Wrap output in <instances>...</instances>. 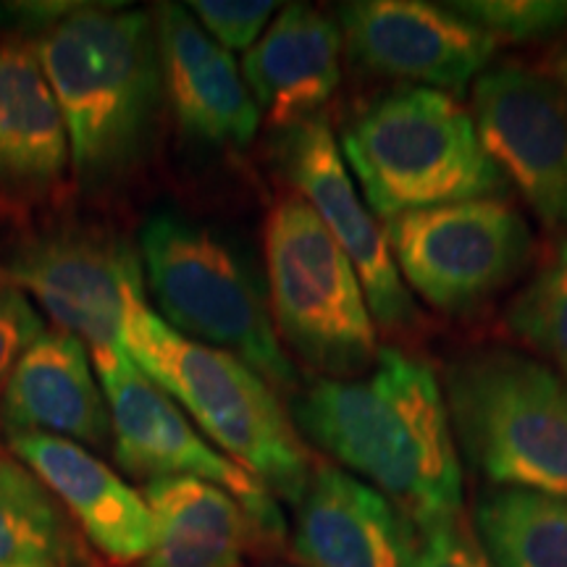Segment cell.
<instances>
[{"instance_id": "6da1fadb", "label": "cell", "mask_w": 567, "mask_h": 567, "mask_svg": "<svg viewBox=\"0 0 567 567\" xmlns=\"http://www.w3.org/2000/svg\"><path fill=\"white\" fill-rule=\"evenodd\" d=\"M300 436L386 496L421 530L463 515V467L442 381L417 354L381 347L358 379H316L292 400Z\"/></svg>"}, {"instance_id": "7a4b0ae2", "label": "cell", "mask_w": 567, "mask_h": 567, "mask_svg": "<svg viewBox=\"0 0 567 567\" xmlns=\"http://www.w3.org/2000/svg\"><path fill=\"white\" fill-rule=\"evenodd\" d=\"M84 193L118 187L145 163L163 109L153 11L82 3L32 34Z\"/></svg>"}, {"instance_id": "3957f363", "label": "cell", "mask_w": 567, "mask_h": 567, "mask_svg": "<svg viewBox=\"0 0 567 567\" xmlns=\"http://www.w3.org/2000/svg\"><path fill=\"white\" fill-rule=\"evenodd\" d=\"M122 344L218 452L245 467L276 499L300 505L313 460L276 389L231 352L174 331L145 300L126 313Z\"/></svg>"}, {"instance_id": "277c9868", "label": "cell", "mask_w": 567, "mask_h": 567, "mask_svg": "<svg viewBox=\"0 0 567 567\" xmlns=\"http://www.w3.org/2000/svg\"><path fill=\"white\" fill-rule=\"evenodd\" d=\"M344 163L375 218L499 197L507 187L481 147L476 122L455 95L389 90L347 122Z\"/></svg>"}, {"instance_id": "5b68a950", "label": "cell", "mask_w": 567, "mask_h": 567, "mask_svg": "<svg viewBox=\"0 0 567 567\" xmlns=\"http://www.w3.org/2000/svg\"><path fill=\"white\" fill-rule=\"evenodd\" d=\"M457 450L499 488L567 499V381L505 347L467 352L444 373Z\"/></svg>"}, {"instance_id": "8992f818", "label": "cell", "mask_w": 567, "mask_h": 567, "mask_svg": "<svg viewBox=\"0 0 567 567\" xmlns=\"http://www.w3.org/2000/svg\"><path fill=\"white\" fill-rule=\"evenodd\" d=\"M140 258L158 316L193 342L231 352L276 392H300V375L274 329L271 308L229 243L176 213L140 231Z\"/></svg>"}, {"instance_id": "52a82bcc", "label": "cell", "mask_w": 567, "mask_h": 567, "mask_svg": "<svg viewBox=\"0 0 567 567\" xmlns=\"http://www.w3.org/2000/svg\"><path fill=\"white\" fill-rule=\"evenodd\" d=\"M264 255L279 342L318 379H358L371 371L381 344L363 284L300 195H284L268 210Z\"/></svg>"}, {"instance_id": "ba28073f", "label": "cell", "mask_w": 567, "mask_h": 567, "mask_svg": "<svg viewBox=\"0 0 567 567\" xmlns=\"http://www.w3.org/2000/svg\"><path fill=\"white\" fill-rule=\"evenodd\" d=\"M384 226L408 292L446 316H467L526 271L534 234L502 197L402 213Z\"/></svg>"}, {"instance_id": "9c48e42d", "label": "cell", "mask_w": 567, "mask_h": 567, "mask_svg": "<svg viewBox=\"0 0 567 567\" xmlns=\"http://www.w3.org/2000/svg\"><path fill=\"white\" fill-rule=\"evenodd\" d=\"M111 413V446L118 467L142 481L200 478L229 492L247 509L268 549H279L287 536L279 499L218 452L184 410L155 381L134 365L126 350L92 358Z\"/></svg>"}, {"instance_id": "30bf717a", "label": "cell", "mask_w": 567, "mask_h": 567, "mask_svg": "<svg viewBox=\"0 0 567 567\" xmlns=\"http://www.w3.org/2000/svg\"><path fill=\"white\" fill-rule=\"evenodd\" d=\"M9 279L90 358L122 350L126 313L145 300L140 250L101 224H55L13 245Z\"/></svg>"}, {"instance_id": "8fae6325", "label": "cell", "mask_w": 567, "mask_h": 567, "mask_svg": "<svg viewBox=\"0 0 567 567\" xmlns=\"http://www.w3.org/2000/svg\"><path fill=\"white\" fill-rule=\"evenodd\" d=\"M473 122L488 161L547 229L567 226V90L557 76L499 63L473 82Z\"/></svg>"}, {"instance_id": "7c38bea8", "label": "cell", "mask_w": 567, "mask_h": 567, "mask_svg": "<svg viewBox=\"0 0 567 567\" xmlns=\"http://www.w3.org/2000/svg\"><path fill=\"white\" fill-rule=\"evenodd\" d=\"M276 158L297 195L313 208L363 284L375 326L389 331L415 323V302L389 250L384 226L368 208L342 147L323 113L279 132Z\"/></svg>"}, {"instance_id": "4fadbf2b", "label": "cell", "mask_w": 567, "mask_h": 567, "mask_svg": "<svg viewBox=\"0 0 567 567\" xmlns=\"http://www.w3.org/2000/svg\"><path fill=\"white\" fill-rule=\"evenodd\" d=\"M352 63L408 87L465 92L488 69L496 40L450 6L352 0L337 9Z\"/></svg>"}, {"instance_id": "5bb4252c", "label": "cell", "mask_w": 567, "mask_h": 567, "mask_svg": "<svg viewBox=\"0 0 567 567\" xmlns=\"http://www.w3.org/2000/svg\"><path fill=\"white\" fill-rule=\"evenodd\" d=\"M153 24L163 101L182 137L205 147L234 151L250 145L264 116L234 55L203 30L187 6L158 3Z\"/></svg>"}, {"instance_id": "9a60e30c", "label": "cell", "mask_w": 567, "mask_h": 567, "mask_svg": "<svg viewBox=\"0 0 567 567\" xmlns=\"http://www.w3.org/2000/svg\"><path fill=\"white\" fill-rule=\"evenodd\" d=\"M295 509L292 555L300 567H415L413 523L339 465L316 463Z\"/></svg>"}, {"instance_id": "2e32d148", "label": "cell", "mask_w": 567, "mask_h": 567, "mask_svg": "<svg viewBox=\"0 0 567 567\" xmlns=\"http://www.w3.org/2000/svg\"><path fill=\"white\" fill-rule=\"evenodd\" d=\"M9 450L51 488L90 549L116 565L142 563L155 542L145 496L82 444L59 436H9Z\"/></svg>"}, {"instance_id": "e0dca14e", "label": "cell", "mask_w": 567, "mask_h": 567, "mask_svg": "<svg viewBox=\"0 0 567 567\" xmlns=\"http://www.w3.org/2000/svg\"><path fill=\"white\" fill-rule=\"evenodd\" d=\"M6 439L42 434L74 444L111 442V413L90 350L66 331H45L13 368L0 394Z\"/></svg>"}, {"instance_id": "ac0fdd59", "label": "cell", "mask_w": 567, "mask_h": 567, "mask_svg": "<svg viewBox=\"0 0 567 567\" xmlns=\"http://www.w3.org/2000/svg\"><path fill=\"white\" fill-rule=\"evenodd\" d=\"M342 30L308 3L276 13L243 59V76L260 116L276 132L318 116L342 80Z\"/></svg>"}, {"instance_id": "d6986e66", "label": "cell", "mask_w": 567, "mask_h": 567, "mask_svg": "<svg viewBox=\"0 0 567 567\" xmlns=\"http://www.w3.org/2000/svg\"><path fill=\"white\" fill-rule=\"evenodd\" d=\"M71 174L69 134L30 42L0 40V193L45 197Z\"/></svg>"}, {"instance_id": "ffe728a7", "label": "cell", "mask_w": 567, "mask_h": 567, "mask_svg": "<svg viewBox=\"0 0 567 567\" xmlns=\"http://www.w3.org/2000/svg\"><path fill=\"white\" fill-rule=\"evenodd\" d=\"M142 496L155 542L140 567H243L252 549H268L247 509L208 481L158 478Z\"/></svg>"}, {"instance_id": "44dd1931", "label": "cell", "mask_w": 567, "mask_h": 567, "mask_svg": "<svg viewBox=\"0 0 567 567\" xmlns=\"http://www.w3.org/2000/svg\"><path fill=\"white\" fill-rule=\"evenodd\" d=\"M0 567H97L51 488L0 446Z\"/></svg>"}, {"instance_id": "7402d4cb", "label": "cell", "mask_w": 567, "mask_h": 567, "mask_svg": "<svg viewBox=\"0 0 567 567\" xmlns=\"http://www.w3.org/2000/svg\"><path fill=\"white\" fill-rule=\"evenodd\" d=\"M494 567H567V499L523 488H492L473 515Z\"/></svg>"}, {"instance_id": "603a6c76", "label": "cell", "mask_w": 567, "mask_h": 567, "mask_svg": "<svg viewBox=\"0 0 567 567\" xmlns=\"http://www.w3.org/2000/svg\"><path fill=\"white\" fill-rule=\"evenodd\" d=\"M507 329L567 375V239L509 302Z\"/></svg>"}, {"instance_id": "cb8c5ba5", "label": "cell", "mask_w": 567, "mask_h": 567, "mask_svg": "<svg viewBox=\"0 0 567 567\" xmlns=\"http://www.w3.org/2000/svg\"><path fill=\"white\" fill-rule=\"evenodd\" d=\"M450 9L492 34L496 42L547 40L567 30V0H465L450 3Z\"/></svg>"}, {"instance_id": "d4e9b609", "label": "cell", "mask_w": 567, "mask_h": 567, "mask_svg": "<svg viewBox=\"0 0 567 567\" xmlns=\"http://www.w3.org/2000/svg\"><path fill=\"white\" fill-rule=\"evenodd\" d=\"M193 17L226 51H250L279 6L271 0H193Z\"/></svg>"}, {"instance_id": "484cf974", "label": "cell", "mask_w": 567, "mask_h": 567, "mask_svg": "<svg viewBox=\"0 0 567 567\" xmlns=\"http://www.w3.org/2000/svg\"><path fill=\"white\" fill-rule=\"evenodd\" d=\"M45 334V326L30 297L11 279L0 281V394L24 352Z\"/></svg>"}, {"instance_id": "4316f807", "label": "cell", "mask_w": 567, "mask_h": 567, "mask_svg": "<svg viewBox=\"0 0 567 567\" xmlns=\"http://www.w3.org/2000/svg\"><path fill=\"white\" fill-rule=\"evenodd\" d=\"M415 567H494V563L481 547L476 530L460 515L417 534Z\"/></svg>"}, {"instance_id": "83f0119b", "label": "cell", "mask_w": 567, "mask_h": 567, "mask_svg": "<svg viewBox=\"0 0 567 567\" xmlns=\"http://www.w3.org/2000/svg\"><path fill=\"white\" fill-rule=\"evenodd\" d=\"M555 76L559 82H563V87L567 90V51H563L557 55L555 61Z\"/></svg>"}, {"instance_id": "f1b7e54d", "label": "cell", "mask_w": 567, "mask_h": 567, "mask_svg": "<svg viewBox=\"0 0 567 567\" xmlns=\"http://www.w3.org/2000/svg\"><path fill=\"white\" fill-rule=\"evenodd\" d=\"M3 279H9V274H6V268L0 266V281H3Z\"/></svg>"}, {"instance_id": "f546056e", "label": "cell", "mask_w": 567, "mask_h": 567, "mask_svg": "<svg viewBox=\"0 0 567 567\" xmlns=\"http://www.w3.org/2000/svg\"><path fill=\"white\" fill-rule=\"evenodd\" d=\"M266 567H289V565H266Z\"/></svg>"}]
</instances>
